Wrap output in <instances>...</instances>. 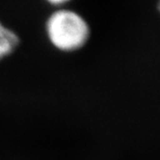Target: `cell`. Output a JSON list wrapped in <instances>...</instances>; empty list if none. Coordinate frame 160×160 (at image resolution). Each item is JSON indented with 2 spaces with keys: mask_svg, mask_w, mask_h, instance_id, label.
<instances>
[{
  "mask_svg": "<svg viewBox=\"0 0 160 160\" xmlns=\"http://www.w3.org/2000/svg\"><path fill=\"white\" fill-rule=\"evenodd\" d=\"M19 42L20 40L17 34L5 27L0 21V60L14 53Z\"/></svg>",
  "mask_w": 160,
  "mask_h": 160,
  "instance_id": "cell-2",
  "label": "cell"
},
{
  "mask_svg": "<svg viewBox=\"0 0 160 160\" xmlns=\"http://www.w3.org/2000/svg\"><path fill=\"white\" fill-rule=\"evenodd\" d=\"M48 1L52 5H62V4H65L68 1H71V0H48Z\"/></svg>",
  "mask_w": 160,
  "mask_h": 160,
  "instance_id": "cell-3",
  "label": "cell"
},
{
  "mask_svg": "<svg viewBox=\"0 0 160 160\" xmlns=\"http://www.w3.org/2000/svg\"><path fill=\"white\" fill-rule=\"evenodd\" d=\"M0 61H1V60H0Z\"/></svg>",
  "mask_w": 160,
  "mask_h": 160,
  "instance_id": "cell-4",
  "label": "cell"
},
{
  "mask_svg": "<svg viewBox=\"0 0 160 160\" xmlns=\"http://www.w3.org/2000/svg\"><path fill=\"white\" fill-rule=\"evenodd\" d=\"M47 32L54 47L66 52L82 48L90 38L86 20L70 10H58L51 14L47 21Z\"/></svg>",
  "mask_w": 160,
  "mask_h": 160,
  "instance_id": "cell-1",
  "label": "cell"
}]
</instances>
